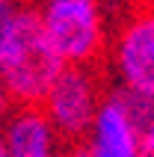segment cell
Segmentation results:
<instances>
[{
  "mask_svg": "<svg viewBox=\"0 0 154 157\" xmlns=\"http://www.w3.org/2000/svg\"><path fill=\"white\" fill-rule=\"evenodd\" d=\"M60 157H83V148H80V145H65Z\"/></svg>",
  "mask_w": 154,
  "mask_h": 157,
  "instance_id": "9",
  "label": "cell"
},
{
  "mask_svg": "<svg viewBox=\"0 0 154 157\" xmlns=\"http://www.w3.org/2000/svg\"><path fill=\"white\" fill-rule=\"evenodd\" d=\"M62 59L51 48L30 0H21L0 44V86L12 104H42Z\"/></svg>",
  "mask_w": 154,
  "mask_h": 157,
  "instance_id": "1",
  "label": "cell"
},
{
  "mask_svg": "<svg viewBox=\"0 0 154 157\" xmlns=\"http://www.w3.org/2000/svg\"><path fill=\"white\" fill-rule=\"evenodd\" d=\"M0 157H6V151H3V140H0Z\"/></svg>",
  "mask_w": 154,
  "mask_h": 157,
  "instance_id": "10",
  "label": "cell"
},
{
  "mask_svg": "<svg viewBox=\"0 0 154 157\" xmlns=\"http://www.w3.org/2000/svg\"><path fill=\"white\" fill-rule=\"evenodd\" d=\"M9 107H12V101H9V95L3 92V86H0V119L9 113Z\"/></svg>",
  "mask_w": 154,
  "mask_h": 157,
  "instance_id": "8",
  "label": "cell"
},
{
  "mask_svg": "<svg viewBox=\"0 0 154 157\" xmlns=\"http://www.w3.org/2000/svg\"><path fill=\"white\" fill-rule=\"evenodd\" d=\"M0 140L6 157H60L62 140L39 104H12L0 119Z\"/></svg>",
  "mask_w": 154,
  "mask_h": 157,
  "instance_id": "6",
  "label": "cell"
},
{
  "mask_svg": "<svg viewBox=\"0 0 154 157\" xmlns=\"http://www.w3.org/2000/svg\"><path fill=\"white\" fill-rule=\"evenodd\" d=\"M104 68L113 86L154 101V0H130L110 27Z\"/></svg>",
  "mask_w": 154,
  "mask_h": 157,
  "instance_id": "3",
  "label": "cell"
},
{
  "mask_svg": "<svg viewBox=\"0 0 154 157\" xmlns=\"http://www.w3.org/2000/svg\"><path fill=\"white\" fill-rule=\"evenodd\" d=\"M139 157H154V110L139 128Z\"/></svg>",
  "mask_w": 154,
  "mask_h": 157,
  "instance_id": "7",
  "label": "cell"
},
{
  "mask_svg": "<svg viewBox=\"0 0 154 157\" xmlns=\"http://www.w3.org/2000/svg\"><path fill=\"white\" fill-rule=\"evenodd\" d=\"M110 86V74L101 65H62L48 95L42 98V110L53 124L62 145H80L95 119L104 92Z\"/></svg>",
  "mask_w": 154,
  "mask_h": 157,
  "instance_id": "4",
  "label": "cell"
},
{
  "mask_svg": "<svg viewBox=\"0 0 154 157\" xmlns=\"http://www.w3.org/2000/svg\"><path fill=\"white\" fill-rule=\"evenodd\" d=\"M62 65H101L110 42L107 0H30Z\"/></svg>",
  "mask_w": 154,
  "mask_h": 157,
  "instance_id": "2",
  "label": "cell"
},
{
  "mask_svg": "<svg viewBox=\"0 0 154 157\" xmlns=\"http://www.w3.org/2000/svg\"><path fill=\"white\" fill-rule=\"evenodd\" d=\"M148 110L119 86H107L80 148L83 157H139V128Z\"/></svg>",
  "mask_w": 154,
  "mask_h": 157,
  "instance_id": "5",
  "label": "cell"
}]
</instances>
